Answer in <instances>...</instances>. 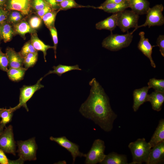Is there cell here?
<instances>
[{
  "label": "cell",
  "mask_w": 164,
  "mask_h": 164,
  "mask_svg": "<svg viewBox=\"0 0 164 164\" xmlns=\"http://www.w3.org/2000/svg\"><path fill=\"white\" fill-rule=\"evenodd\" d=\"M89 84L91 86L89 95L81 104L79 111L104 131L110 132L117 115L111 108L108 96L96 79L93 78Z\"/></svg>",
  "instance_id": "6da1fadb"
},
{
  "label": "cell",
  "mask_w": 164,
  "mask_h": 164,
  "mask_svg": "<svg viewBox=\"0 0 164 164\" xmlns=\"http://www.w3.org/2000/svg\"><path fill=\"white\" fill-rule=\"evenodd\" d=\"M128 147L132 157V161L129 164H141L143 162L147 163L152 147L145 138H138L130 143Z\"/></svg>",
  "instance_id": "7a4b0ae2"
},
{
  "label": "cell",
  "mask_w": 164,
  "mask_h": 164,
  "mask_svg": "<svg viewBox=\"0 0 164 164\" xmlns=\"http://www.w3.org/2000/svg\"><path fill=\"white\" fill-rule=\"evenodd\" d=\"M126 34L120 35L111 34L105 38L102 43V46L111 51H117L127 47L132 40L133 35L128 31Z\"/></svg>",
  "instance_id": "3957f363"
},
{
  "label": "cell",
  "mask_w": 164,
  "mask_h": 164,
  "mask_svg": "<svg viewBox=\"0 0 164 164\" xmlns=\"http://www.w3.org/2000/svg\"><path fill=\"white\" fill-rule=\"evenodd\" d=\"M18 149L17 152L19 159L23 161L36 159V153L38 148L35 137L26 141L17 142Z\"/></svg>",
  "instance_id": "277c9868"
},
{
  "label": "cell",
  "mask_w": 164,
  "mask_h": 164,
  "mask_svg": "<svg viewBox=\"0 0 164 164\" xmlns=\"http://www.w3.org/2000/svg\"><path fill=\"white\" fill-rule=\"evenodd\" d=\"M117 13V26L121 31L125 32L131 28H136L138 26L139 15L132 10L126 9Z\"/></svg>",
  "instance_id": "5b68a950"
},
{
  "label": "cell",
  "mask_w": 164,
  "mask_h": 164,
  "mask_svg": "<svg viewBox=\"0 0 164 164\" xmlns=\"http://www.w3.org/2000/svg\"><path fill=\"white\" fill-rule=\"evenodd\" d=\"M164 7L162 4H157L148 10L146 15V19L142 25L138 26L133 31V32L138 28L148 26L149 28L155 26H161L164 24V17L162 14Z\"/></svg>",
  "instance_id": "8992f818"
},
{
  "label": "cell",
  "mask_w": 164,
  "mask_h": 164,
  "mask_svg": "<svg viewBox=\"0 0 164 164\" xmlns=\"http://www.w3.org/2000/svg\"><path fill=\"white\" fill-rule=\"evenodd\" d=\"M105 146L104 142L100 139L95 140L90 150L85 154L86 164H96L101 163L104 159Z\"/></svg>",
  "instance_id": "52a82bcc"
},
{
  "label": "cell",
  "mask_w": 164,
  "mask_h": 164,
  "mask_svg": "<svg viewBox=\"0 0 164 164\" xmlns=\"http://www.w3.org/2000/svg\"><path fill=\"white\" fill-rule=\"evenodd\" d=\"M43 78V77L41 78L36 84L34 85H24L20 89L19 103L16 106L13 108L15 111L22 107L26 109L27 111H29L26 103L36 91L44 87V85L41 83V81Z\"/></svg>",
  "instance_id": "ba28073f"
},
{
  "label": "cell",
  "mask_w": 164,
  "mask_h": 164,
  "mask_svg": "<svg viewBox=\"0 0 164 164\" xmlns=\"http://www.w3.org/2000/svg\"><path fill=\"white\" fill-rule=\"evenodd\" d=\"M16 145L11 125L5 127L0 135V149L4 152L15 155Z\"/></svg>",
  "instance_id": "9c48e42d"
},
{
  "label": "cell",
  "mask_w": 164,
  "mask_h": 164,
  "mask_svg": "<svg viewBox=\"0 0 164 164\" xmlns=\"http://www.w3.org/2000/svg\"><path fill=\"white\" fill-rule=\"evenodd\" d=\"M50 139L56 142L61 146L66 149L71 153L72 157L73 164L75 162L77 157H85V154L80 151L79 145L69 140L65 136L59 137L51 136L50 138Z\"/></svg>",
  "instance_id": "30bf717a"
},
{
  "label": "cell",
  "mask_w": 164,
  "mask_h": 164,
  "mask_svg": "<svg viewBox=\"0 0 164 164\" xmlns=\"http://www.w3.org/2000/svg\"><path fill=\"white\" fill-rule=\"evenodd\" d=\"M31 0H6L4 8L21 12L26 17L32 13Z\"/></svg>",
  "instance_id": "8fae6325"
},
{
  "label": "cell",
  "mask_w": 164,
  "mask_h": 164,
  "mask_svg": "<svg viewBox=\"0 0 164 164\" xmlns=\"http://www.w3.org/2000/svg\"><path fill=\"white\" fill-rule=\"evenodd\" d=\"M139 35L140 36V39L138 44V48L145 56L149 59L151 66L155 68L156 67V65L152 56V48L155 46H152L149 41V39L145 37V33L144 32H140L139 33Z\"/></svg>",
  "instance_id": "7c38bea8"
},
{
  "label": "cell",
  "mask_w": 164,
  "mask_h": 164,
  "mask_svg": "<svg viewBox=\"0 0 164 164\" xmlns=\"http://www.w3.org/2000/svg\"><path fill=\"white\" fill-rule=\"evenodd\" d=\"M164 161V141L152 147L147 164H157Z\"/></svg>",
  "instance_id": "4fadbf2b"
},
{
  "label": "cell",
  "mask_w": 164,
  "mask_h": 164,
  "mask_svg": "<svg viewBox=\"0 0 164 164\" xmlns=\"http://www.w3.org/2000/svg\"><path fill=\"white\" fill-rule=\"evenodd\" d=\"M150 88L148 86L143 87L141 88L135 89L133 92V108L136 112L140 106L147 102L148 93Z\"/></svg>",
  "instance_id": "5bb4252c"
},
{
  "label": "cell",
  "mask_w": 164,
  "mask_h": 164,
  "mask_svg": "<svg viewBox=\"0 0 164 164\" xmlns=\"http://www.w3.org/2000/svg\"><path fill=\"white\" fill-rule=\"evenodd\" d=\"M9 61L8 67L18 68L23 67V57L14 48L8 47L5 50Z\"/></svg>",
  "instance_id": "9a60e30c"
},
{
  "label": "cell",
  "mask_w": 164,
  "mask_h": 164,
  "mask_svg": "<svg viewBox=\"0 0 164 164\" xmlns=\"http://www.w3.org/2000/svg\"><path fill=\"white\" fill-rule=\"evenodd\" d=\"M129 8L136 14H146L150 8V3L147 0H127Z\"/></svg>",
  "instance_id": "2e32d148"
},
{
  "label": "cell",
  "mask_w": 164,
  "mask_h": 164,
  "mask_svg": "<svg viewBox=\"0 0 164 164\" xmlns=\"http://www.w3.org/2000/svg\"><path fill=\"white\" fill-rule=\"evenodd\" d=\"M149 102L152 109L157 111H160L164 102V92L155 91L148 95L147 102Z\"/></svg>",
  "instance_id": "e0dca14e"
},
{
  "label": "cell",
  "mask_w": 164,
  "mask_h": 164,
  "mask_svg": "<svg viewBox=\"0 0 164 164\" xmlns=\"http://www.w3.org/2000/svg\"><path fill=\"white\" fill-rule=\"evenodd\" d=\"M26 18L13 25L15 35H19L24 39H26L25 35L26 33L31 34L37 32L30 27Z\"/></svg>",
  "instance_id": "ac0fdd59"
},
{
  "label": "cell",
  "mask_w": 164,
  "mask_h": 164,
  "mask_svg": "<svg viewBox=\"0 0 164 164\" xmlns=\"http://www.w3.org/2000/svg\"><path fill=\"white\" fill-rule=\"evenodd\" d=\"M92 8L103 10L108 13L115 14L126 9L129 8V7L127 0L125 2L121 3H109L104 5L101 4L97 7L92 6Z\"/></svg>",
  "instance_id": "d6986e66"
},
{
  "label": "cell",
  "mask_w": 164,
  "mask_h": 164,
  "mask_svg": "<svg viewBox=\"0 0 164 164\" xmlns=\"http://www.w3.org/2000/svg\"><path fill=\"white\" fill-rule=\"evenodd\" d=\"M101 164H127V156L112 152L106 155L104 160L100 163Z\"/></svg>",
  "instance_id": "ffe728a7"
},
{
  "label": "cell",
  "mask_w": 164,
  "mask_h": 164,
  "mask_svg": "<svg viewBox=\"0 0 164 164\" xmlns=\"http://www.w3.org/2000/svg\"><path fill=\"white\" fill-rule=\"evenodd\" d=\"M117 13L113 14L105 19L97 23L96 28L98 30L106 29L111 32L117 26Z\"/></svg>",
  "instance_id": "44dd1931"
},
{
  "label": "cell",
  "mask_w": 164,
  "mask_h": 164,
  "mask_svg": "<svg viewBox=\"0 0 164 164\" xmlns=\"http://www.w3.org/2000/svg\"><path fill=\"white\" fill-rule=\"evenodd\" d=\"M30 40L32 45L36 50L43 52L45 61L46 62V56L47 51L49 49H53V46L45 44L39 38L37 32L31 34Z\"/></svg>",
  "instance_id": "7402d4cb"
},
{
  "label": "cell",
  "mask_w": 164,
  "mask_h": 164,
  "mask_svg": "<svg viewBox=\"0 0 164 164\" xmlns=\"http://www.w3.org/2000/svg\"><path fill=\"white\" fill-rule=\"evenodd\" d=\"M164 141V119L159 121L158 125L149 142L152 147Z\"/></svg>",
  "instance_id": "603a6c76"
},
{
  "label": "cell",
  "mask_w": 164,
  "mask_h": 164,
  "mask_svg": "<svg viewBox=\"0 0 164 164\" xmlns=\"http://www.w3.org/2000/svg\"><path fill=\"white\" fill-rule=\"evenodd\" d=\"M0 30L2 40L5 43L11 41L15 36L12 25L6 21L0 24Z\"/></svg>",
  "instance_id": "cb8c5ba5"
},
{
  "label": "cell",
  "mask_w": 164,
  "mask_h": 164,
  "mask_svg": "<svg viewBox=\"0 0 164 164\" xmlns=\"http://www.w3.org/2000/svg\"><path fill=\"white\" fill-rule=\"evenodd\" d=\"M53 70L49 71L44 77L51 73H55L61 76L63 74L72 70H81L78 65L67 66L60 64L57 66H53Z\"/></svg>",
  "instance_id": "d4e9b609"
},
{
  "label": "cell",
  "mask_w": 164,
  "mask_h": 164,
  "mask_svg": "<svg viewBox=\"0 0 164 164\" xmlns=\"http://www.w3.org/2000/svg\"><path fill=\"white\" fill-rule=\"evenodd\" d=\"M27 70L23 67L18 68H9L7 73L9 79L14 81H19L23 79L26 71Z\"/></svg>",
  "instance_id": "484cf974"
},
{
  "label": "cell",
  "mask_w": 164,
  "mask_h": 164,
  "mask_svg": "<svg viewBox=\"0 0 164 164\" xmlns=\"http://www.w3.org/2000/svg\"><path fill=\"white\" fill-rule=\"evenodd\" d=\"M52 10L44 15L41 19L46 26L49 29L55 27V22L57 13L60 11Z\"/></svg>",
  "instance_id": "4316f807"
},
{
  "label": "cell",
  "mask_w": 164,
  "mask_h": 164,
  "mask_svg": "<svg viewBox=\"0 0 164 164\" xmlns=\"http://www.w3.org/2000/svg\"><path fill=\"white\" fill-rule=\"evenodd\" d=\"M15 111L13 108L10 107L9 109L4 108L0 111V118L2 120L0 121V125L3 128L11 121L13 113Z\"/></svg>",
  "instance_id": "83f0119b"
},
{
  "label": "cell",
  "mask_w": 164,
  "mask_h": 164,
  "mask_svg": "<svg viewBox=\"0 0 164 164\" xmlns=\"http://www.w3.org/2000/svg\"><path fill=\"white\" fill-rule=\"evenodd\" d=\"M21 12L15 10L9 11L7 19L6 20L12 26L26 18Z\"/></svg>",
  "instance_id": "f1b7e54d"
},
{
  "label": "cell",
  "mask_w": 164,
  "mask_h": 164,
  "mask_svg": "<svg viewBox=\"0 0 164 164\" xmlns=\"http://www.w3.org/2000/svg\"><path fill=\"white\" fill-rule=\"evenodd\" d=\"M38 58V52L30 53L23 57L24 67L28 69L33 67L36 63Z\"/></svg>",
  "instance_id": "f546056e"
},
{
  "label": "cell",
  "mask_w": 164,
  "mask_h": 164,
  "mask_svg": "<svg viewBox=\"0 0 164 164\" xmlns=\"http://www.w3.org/2000/svg\"><path fill=\"white\" fill-rule=\"evenodd\" d=\"M148 86L152 88L155 91L164 92V80L155 78L150 79L148 83Z\"/></svg>",
  "instance_id": "4dcf8cb0"
},
{
  "label": "cell",
  "mask_w": 164,
  "mask_h": 164,
  "mask_svg": "<svg viewBox=\"0 0 164 164\" xmlns=\"http://www.w3.org/2000/svg\"><path fill=\"white\" fill-rule=\"evenodd\" d=\"M61 10H67L73 8L91 7V6H85L78 4L75 0H64L58 3Z\"/></svg>",
  "instance_id": "1f68e13d"
},
{
  "label": "cell",
  "mask_w": 164,
  "mask_h": 164,
  "mask_svg": "<svg viewBox=\"0 0 164 164\" xmlns=\"http://www.w3.org/2000/svg\"><path fill=\"white\" fill-rule=\"evenodd\" d=\"M37 52L38 51L34 49L31 43L30 40H29L25 43L19 53L24 57L29 53Z\"/></svg>",
  "instance_id": "d6a6232c"
},
{
  "label": "cell",
  "mask_w": 164,
  "mask_h": 164,
  "mask_svg": "<svg viewBox=\"0 0 164 164\" xmlns=\"http://www.w3.org/2000/svg\"><path fill=\"white\" fill-rule=\"evenodd\" d=\"M42 21L39 17L36 15L30 16L28 22L32 29L36 30L41 26Z\"/></svg>",
  "instance_id": "836d02e7"
},
{
  "label": "cell",
  "mask_w": 164,
  "mask_h": 164,
  "mask_svg": "<svg viewBox=\"0 0 164 164\" xmlns=\"http://www.w3.org/2000/svg\"><path fill=\"white\" fill-rule=\"evenodd\" d=\"M9 61L6 54L3 53L0 47V69L7 72L8 69Z\"/></svg>",
  "instance_id": "e575fe53"
},
{
  "label": "cell",
  "mask_w": 164,
  "mask_h": 164,
  "mask_svg": "<svg viewBox=\"0 0 164 164\" xmlns=\"http://www.w3.org/2000/svg\"><path fill=\"white\" fill-rule=\"evenodd\" d=\"M31 5L32 9H33L35 12L49 5L44 0H31Z\"/></svg>",
  "instance_id": "d590c367"
},
{
  "label": "cell",
  "mask_w": 164,
  "mask_h": 164,
  "mask_svg": "<svg viewBox=\"0 0 164 164\" xmlns=\"http://www.w3.org/2000/svg\"><path fill=\"white\" fill-rule=\"evenodd\" d=\"M53 43V49L54 50L55 58H56V50L58 43V38L57 30L55 27L49 29Z\"/></svg>",
  "instance_id": "8d00e7d4"
},
{
  "label": "cell",
  "mask_w": 164,
  "mask_h": 164,
  "mask_svg": "<svg viewBox=\"0 0 164 164\" xmlns=\"http://www.w3.org/2000/svg\"><path fill=\"white\" fill-rule=\"evenodd\" d=\"M18 160H10L8 159L5 155L4 152L0 149V164H19V162Z\"/></svg>",
  "instance_id": "74e56055"
},
{
  "label": "cell",
  "mask_w": 164,
  "mask_h": 164,
  "mask_svg": "<svg viewBox=\"0 0 164 164\" xmlns=\"http://www.w3.org/2000/svg\"><path fill=\"white\" fill-rule=\"evenodd\" d=\"M156 43L157 46L159 49V51L161 54L164 57V35H160L157 38Z\"/></svg>",
  "instance_id": "f35d334b"
},
{
  "label": "cell",
  "mask_w": 164,
  "mask_h": 164,
  "mask_svg": "<svg viewBox=\"0 0 164 164\" xmlns=\"http://www.w3.org/2000/svg\"><path fill=\"white\" fill-rule=\"evenodd\" d=\"M52 10L53 9L50 6L48 5L44 8L35 12L34 13L41 18L44 15Z\"/></svg>",
  "instance_id": "ab89813d"
},
{
  "label": "cell",
  "mask_w": 164,
  "mask_h": 164,
  "mask_svg": "<svg viewBox=\"0 0 164 164\" xmlns=\"http://www.w3.org/2000/svg\"><path fill=\"white\" fill-rule=\"evenodd\" d=\"M9 12L4 8H0V24L6 20Z\"/></svg>",
  "instance_id": "60d3db41"
},
{
  "label": "cell",
  "mask_w": 164,
  "mask_h": 164,
  "mask_svg": "<svg viewBox=\"0 0 164 164\" xmlns=\"http://www.w3.org/2000/svg\"><path fill=\"white\" fill-rule=\"evenodd\" d=\"M44 1L50 6L53 10H57L60 9L58 4L56 2V0H44Z\"/></svg>",
  "instance_id": "b9f144b4"
},
{
  "label": "cell",
  "mask_w": 164,
  "mask_h": 164,
  "mask_svg": "<svg viewBox=\"0 0 164 164\" xmlns=\"http://www.w3.org/2000/svg\"><path fill=\"white\" fill-rule=\"evenodd\" d=\"M127 0H106L101 5H104L109 3H121L125 2Z\"/></svg>",
  "instance_id": "7bdbcfd3"
},
{
  "label": "cell",
  "mask_w": 164,
  "mask_h": 164,
  "mask_svg": "<svg viewBox=\"0 0 164 164\" xmlns=\"http://www.w3.org/2000/svg\"><path fill=\"white\" fill-rule=\"evenodd\" d=\"M6 0H0V8H4Z\"/></svg>",
  "instance_id": "ee69618b"
},
{
  "label": "cell",
  "mask_w": 164,
  "mask_h": 164,
  "mask_svg": "<svg viewBox=\"0 0 164 164\" xmlns=\"http://www.w3.org/2000/svg\"><path fill=\"white\" fill-rule=\"evenodd\" d=\"M58 164H67V162L65 160H63V161H60L58 162H57Z\"/></svg>",
  "instance_id": "f6af8a7d"
},
{
  "label": "cell",
  "mask_w": 164,
  "mask_h": 164,
  "mask_svg": "<svg viewBox=\"0 0 164 164\" xmlns=\"http://www.w3.org/2000/svg\"><path fill=\"white\" fill-rule=\"evenodd\" d=\"M4 128L0 125V135L4 130Z\"/></svg>",
  "instance_id": "bcb514c9"
},
{
  "label": "cell",
  "mask_w": 164,
  "mask_h": 164,
  "mask_svg": "<svg viewBox=\"0 0 164 164\" xmlns=\"http://www.w3.org/2000/svg\"><path fill=\"white\" fill-rule=\"evenodd\" d=\"M64 0H56V2L58 4L63 1Z\"/></svg>",
  "instance_id": "7dc6e473"
},
{
  "label": "cell",
  "mask_w": 164,
  "mask_h": 164,
  "mask_svg": "<svg viewBox=\"0 0 164 164\" xmlns=\"http://www.w3.org/2000/svg\"><path fill=\"white\" fill-rule=\"evenodd\" d=\"M2 40L1 33L0 30V44L1 40Z\"/></svg>",
  "instance_id": "c3c4849f"
},
{
  "label": "cell",
  "mask_w": 164,
  "mask_h": 164,
  "mask_svg": "<svg viewBox=\"0 0 164 164\" xmlns=\"http://www.w3.org/2000/svg\"><path fill=\"white\" fill-rule=\"evenodd\" d=\"M0 108V111H2L3 108Z\"/></svg>",
  "instance_id": "681fc988"
}]
</instances>
